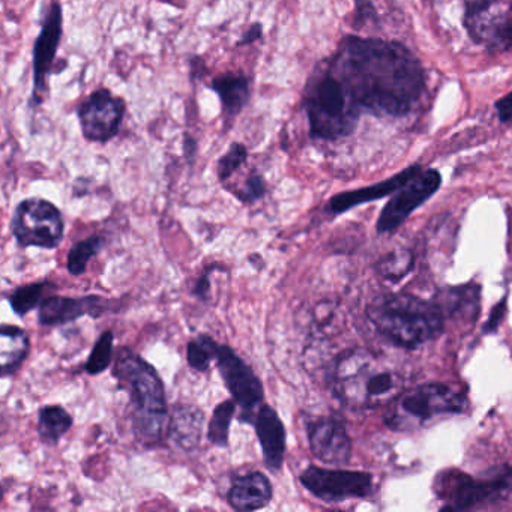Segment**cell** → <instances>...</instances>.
Here are the masks:
<instances>
[{
	"label": "cell",
	"mask_w": 512,
	"mask_h": 512,
	"mask_svg": "<svg viewBox=\"0 0 512 512\" xmlns=\"http://www.w3.org/2000/svg\"><path fill=\"white\" fill-rule=\"evenodd\" d=\"M359 110L380 116L407 115L424 91V70L398 43L346 37L328 64Z\"/></svg>",
	"instance_id": "cell-1"
},
{
	"label": "cell",
	"mask_w": 512,
	"mask_h": 512,
	"mask_svg": "<svg viewBox=\"0 0 512 512\" xmlns=\"http://www.w3.org/2000/svg\"><path fill=\"white\" fill-rule=\"evenodd\" d=\"M113 376L130 397L134 436L142 445H158L169 424L166 389L160 374L142 356L124 347L119 350Z\"/></svg>",
	"instance_id": "cell-2"
},
{
	"label": "cell",
	"mask_w": 512,
	"mask_h": 512,
	"mask_svg": "<svg viewBox=\"0 0 512 512\" xmlns=\"http://www.w3.org/2000/svg\"><path fill=\"white\" fill-rule=\"evenodd\" d=\"M367 316L382 337L404 349H416L433 340L446 319L436 298L425 301L404 293L377 296L368 305Z\"/></svg>",
	"instance_id": "cell-3"
},
{
	"label": "cell",
	"mask_w": 512,
	"mask_h": 512,
	"mask_svg": "<svg viewBox=\"0 0 512 512\" xmlns=\"http://www.w3.org/2000/svg\"><path fill=\"white\" fill-rule=\"evenodd\" d=\"M403 383V377L391 365L362 349L341 355L331 374L335 397L356 410L374 409L391 401Z\"/></svg>",
	"instance_id": "cell-4"
},
{
	"label": "cell",
	"mask_w": 512,
	"mask_h": 512,
	"mask_svg": "<svg viewBox=\"0 0 512 512\" xmlns=\"http://www.w3.org/2000/svg\"><path fill=\"white\" fill-rule=\"evenodd\" d=\"M304 109L310 136L325 142L350 136L361 113L343 83L328 68L308 83L304 94Z\"/></svg>",
	"instance_id": "cell-5"
},
{
	"label": "cell",
	"mask_w": 512,
	"mask_h": 512,
	"mask_svg": "<svg viewBox=\"0 0 512 512\" xmlns=\"http://www.w3.org/2000/svg\"><path fill=\"white\" fill-rule=\"evenodd\" d=\"M467 395L448 383H425L404 392L395 400L386 424L392 430H413L442 415L466 410Z\"/></svg>",
	"instance_id": "cell-6"
},
{
	"label": "cell",
	"mask_w": 512,
	"mask_h": 512,
	"mask_svg": "<svg viewBox=\"0 0 512 512\" xmlns=\"http://www.w3.org/2000/svg\"><path fill=\"white\" fill-rule=\"evenodd\" d=\"M434 488L437 496L445 502L442 509L464 511L505 496L512 488V469L502 467L494 475L479 479L457 470H448L437 475Z\"/></svg>",
	"instance_id": "cell-7"
},
{
	"label": "cell",
	"mask_w": 512,
	"mask_h": 512,
	"mask_svg": "<svg viewBox=\"0 0 512 512\" xmlns=\"http://www.w3.org/2000/svg\"><path fill=\"white\" fill-rule=\"evenodd\" d=\"M11 232L20 247L55 250L64 239V218L49 200L29 197L17 205L11 218Z\"/></svg>",
	"instance_id": "cell-8"
},
{
	"label": "cell",
	"mask_w": 512,
	"mask_h": 512,
	"mask_svg": "<svg viewBox=\"0 0 512 512\" xmlns=\"http://www.w3.org/2000/svg\"><path fill=\"white\" fill-rule=\"evenodd\" d=\"M125 113L127 103L124 98L110 89H97L77 109L83 137L92 143H109L121 131Z\"/></svg>",
	"instance_id": "cell-9"
},
{
	"label": "cell",
	"mask_w": 512,
	"mask_h": 512,
	"mask_svg": "<svg viewBox=\"0 0 512 512\" xmlns=\"http://www.w3.org/2000/svg\"><path fill=\"white\" fill-rule=\"evenodd\" d=\"M217 365L233 400L241 406V421L251 424L254 410L265 400L262 380L230 346H218Z\"/></svg>",
	"instance_id": "cell-10"
},
{
	"label": "cell",
	"mask_w": 512,
	"mask_h": 512,
	"mask_svg": "<svg viewBox=\"0 0 512 512\" xmlns=\"http://www.w3.org/2000/svg\"><path fill=\"white\" fill-rule=\"evenodd\" d=\"M301 484L323 502L362 499L373 491V476L355 470L323 469L310 466L299 476Z\"/></svg>",
	"instance_id": "cell-11"
},
{
	"label": "cell",
	"mask_w": 512,
	"mask_h": 512,
	"mask_svg": "<svg viewBox=\"0 0 512 512\" xmlns=\"http://www.w3.org/2000/svg\"><path fill=\"white\" fill-rule=\"evenodd\" d=\"M442 184V176L437 170L418 173L406 185L395 191L394 197L386 203L377 220V232L391 233L409 218L415 209L427 202Z\"/></svg>",
	"instance_id": "cell-12"
},
{
	"label": "cell",
	"mask_w": 512,
	"mask_h": 512,
	"mask_svg": "<svg viewBox=\"0 0 512 512\" xmlns=\"http://www.w3.org/2000/svg\"><path fill=\"white\" fill-rule=\"evenodd\" d=\"M64 34V11L59 2H53L47 11L46 19L41 26L40 34L34 46V91H32V104L41 106L46 101L47 82L50 70L56 61L59 44Z\"/></svg>",
	"instance_id": "cell-13"
},
{
	"label": "cell",
	"mask_w": 512,
	"mask_h": 512,
	"mask_svg": "<svg viewBox=\"0 0 512 512\" xmlns=\"http://www.w3.org/2000/svg\"><path fill=\"white\" fill-rule=\"evenodd\" d=\"M464 25L475 43L488 50L512 49V13L499 0L475 13L464 14Z\"/></svg>",
	"instance_id": "cell-14"
},
{
	"label": "cell",
	"mask_w": 512,
	"mask_h": 512,
	"mask_svg": "<svg viewBox=\"0 0 512 512\" xmlns=\"http://www.w3.org/2000/svg\"><path fill=\"white\" fill-rule=\"evenodd\" d=\"M310 449L317 460L325 464L341 466L352 458V440L346 425L335 418H323L308 428Z\"/></svg>",
	"instance_id": "cell-15"
},
{
	"label": "cell",
	"mask_w": 512,
	"mask_h": 512,
	"mask_svg": "<svg viewBox=\"0 0 512 512\" xmlns=\"http://www.w3.org/2000/svg\"><path fill=\"white\" fill-rule=\"evenodd\" d=\"M106 311V301L97 295L85 298L47 296L38 307V322L43 326L67 325L83 316L100 317Z\"/></svg>",
	"instance_id": "cell-16"
},
{
	"label": "cell",
	"mask_w": 512,
	"mask_h": 512,
	"mask_svg": "<svg viewBox=\"0 0 512 512\" xmlns=\"http://www.w3.org/2000/svg\"><path fill=\"white\" fill-rule=\"evenodd\" d=\"M262 446L266 466L272 472H280L286 455V428L278 413L269 404H260L253 422Z\"/></svg>",
	"instance_id": "cell-17"
},
{
	"label": "cell",
	"mask_w": 512,
	"mask_h": 512,
	"mask_svg": "<svg viewBox=\"0 0 512 512\" xmlns=\"http://www.w3.org/2000/svg\"><path fill=\"white\" fill-rule=\"evenodd\" d=\"M418 173H421V167L412 166L398 173V175L386 179V181L379 182V184L370 185V187L361 188V190L346 191V193L337 194V196L329 200L326 211L334 215L343 214V212H347L349 209L355 208V206L362 205V203L383 199V197L400 190L403 185H406L410 179L415 178Z\"/></svg>",
	"instance_id": "cell-18"
},
{
	"label": "cell",
	"mask_w": 512,
	"mask_h": 512,
	"mask_svg": "<svg viewBox=\"0 0 512 512\" xmlns=\"http://www.w3.org/2000/svg\"><path fill=\"white\" fill-rule=\"evenodd\" d=\"M274 497V488L262 472L238 476L227 494V502L235 511L251 512L265 508Z\"/></svg>",
	"instance_id": "cell-19"
},
{
	"label": "cell",
	"mask_w": 512,
	"mask_h": 512,
	"mask_svg": "<svg viewBox=\"0 0 512 512\" xmlns=\"http://www.w3.org/2000/svg\"><path fill=\"white\" fill-rule=\"evenodd\" d=\"M209 88L220 98L224 127H232L233 122L250 103V80L242 73H224L214 77Z\"/></svg>",
	"instance_id": "cell-20"
},
{
	"label": "cell",
	"mask_w": 512,
	"mask_h": 512,
	"mask_svg": "<svg viewBox=\"0 0 512 512\" xmlns=\"http://www.w3.org/2000/svg\"><path fill=\"white\" fill-rule=\"evenodd\" d=\"M205 415L199 407L176 404L169 416L167 437L182 451H194L202 440Z\"/></svg>",
	"instance_id": "cell-21"
},
{
	"label": "cell",
	"mask_w": 512,
	"mask_h": 512,
	"mask_svg": "<svg viewBox=\"0 0 512 512\" xmlns=\"http://www.w3.org/2000/svg\"><path fill=\"white\" fill-rule=\"evenodd\" d=\"M31 341L19 326L4 325L0 328V370L2 377L13 376L29 353Z\"/></svg>",
	"instance_id": "cell-22"
},
{
	"label": "cell",
	"mask_w": 512,
	"mask_h": 512,
	"mask_svg": "<svg viewBox=\"0 0 512 512\" xmlns=\"http://www.w3.org/2000/svg\"><path fill=\"white\" fill-rule=\"evenodd\" d=\"M74 419L62 406H44L38 413L37 433L46 445H58L71 430Z\"/></svg>",
	"instance_id": "cell-23"
},
{
	"label": "cell",
	"mask_w": 512,
	"mask_h": 512,
	"mask_svg": "<svg viewBox=\"0 0 512 512\" xmlns=\"http://www.w3.org/2000/svg\"><path fill=\"white\" fill-rule=\"evenodd\" d=\"M446 317L460 313H475L478 310L479 287L475 284L446 289L442 295L436 296Z\"/></svg>",
	"instance_id": "cell-24"
},
{
	"label": "cell",
	"mask_w": 512,
	"mask_h": 512,
	"mask_svg": "<svg viewBox=\"0 0 512 512\" xmlns=\"http://www.w3.org/2000/svg\"><path fill=\"white\" fill-rule=\"evenodd\" d=\"M53 289H55L53 283L38 281V283L28 284V286H22L14 290L8 301H10L14 313L23 317L34 311L35 308L40 307L41 302L47 298L46 295L49 290Z\"/></svg>",
	"instance_id": "cell-25"
},
{
	"label": "cell",
	"mask_w": 512,
	"mask_h": 512,
	"mask_svg": "<svg viewBox=\"0 0 512 512\" xmlns=\"http://www.w3.org/2000/svg\"><path fill=\"white\" fill-rule=\"evenodd\" d=\"M236 407H238V403L233 398L223 401L215 407L208 425V440L212 445L218 446V448L229 446L230 424L235 418Z\"/></svg>",
	"instance_id": "cell-26"
},
{
	"label": "cell",
	"mask_w": 512,
	"mask_h": 512,
	"mask_svg": "<svg viewBox=\"0 0 512 512\" xmlns=\"http://www.w3.org/2000/svg\"><path fill=\"white\" fill-rule=\"evenodd\" d=\"M104 238L101 236H91V238L83 239V241L77 242L71 247L70 253H68L67 268L71 275L85 274L88 269L89 262L94 259L100 251L103 250Z\"/></svg>",
	"instance_id": "cell-27"
},
{
	"label": "cell",
	"mask_w": 512,
	"mask_h": 512,
	"mask_svg": "<svg viewBox=\"0 0 512 512\" xmlns=\"http://www.w3.org/2000/svg\"><path fill=\"white\" fill-rule=\"evenodd\" d=\"M412 266V253L409 250L400 248V250L385 254L377 262L376 269L380 277L385 278L386 281H391V283H397V281L403 280L409 274Z\"/></svg>",
	"instance_id": "cell-28"
},
{
	"label": "cell",
	"mask_w": 512,
	"mask_h": 512,
	"mask_svg": "<svg viewBox=\"0 0 512 512\" xmlns=\"http://www.w3.org/2000/svg\"><path fill=\"white\" fill-rule=\"evenodd\" d=\"M217 341L209 335H200L196 340L190 341L187 347V361L193 370L205 373L211 367L212 361H217Z\"/></svg>",
	"instance_id": "cell-29"
},
{
	"label": "cell",
	"mask_w": 512,
	"mask_h": 512,
	"mask_svg": "<svg viewBox=\"0 0 512 512\" xmlns=\"http://www.w3.org/2000/svg\"><path fill=\"white\" fill-rule=\"evenodd\" d=\"M113 332L106 331L100 335L91 355H89L88 362H86V371L92 376L104 373L109 368L113 356Z\"/></svg>",
	"instance_id": "cell-30"
},
{
	"label": "cell",
	"mask_w": 512,
	"mask_h": 512,
	"mask_svg": "<svg viewBox=\"0 0 512 512\" xmlns=\"http://www.w3.org/2000/svg\"><path fill=\"white\" fill-rule=\"evenodd\" d=\"M248 160V149L244 143L233 142L217 161L218 181L227 182Z\"/></svg>",
	"instance_id": "cell-31"
},
{
	"label": "cell",
	"mask_w": 512,
	"mask_h": 512,
	"mask_svg": "<svg viewBox=\"0 0 512 512\" xmlns=\"http://www.w3.org/2000/svg\"><path fill=\"white\" fill-rule=\"evenodd\" d=\"M236 199L245 205H253L259 202L266 194V182L263 176L257 172H251L239 190L233 191Z\"/></svg>",
	"instance_id": "cell-32"
},
{
	"label": "cell",
	"mask_w": 512,
	"mask_h": 512,
	"mask_svg": "<svg viewBox=\"0 0 512 512\" xmlns=\"http://www.w3.org/2000/svg\"><path fill=\"white\" fill-rule=\"evenodd\" d=\"M263 34H265V29H263L262 23H253V25H250V28L242 34L241 40L236 43V47L251 46V44L262 40Z\"/></svg>",
	"instance_id": "cell-33"
},
{
	"label": "cell",
	"mask_w": 512,
	"mask_h": 512,
	"mask_svg": "<svg viewBox=\"0 0 512 512\" xmlns=\"http://www.w3.org/2000/svg\"><path fill=\"white\" fill-rule=\"evenodd\" d=\"M506 311V299H503L500 304H497L496 307L493 308L490 314V320H488L487 325H485L484 331L485 334L487 332L496 331L497 326H499L500 320L505 316Z\"/></svg>",
	"instance_id": "cell-34"
},
{
	"label": "cell",
	"mask_w": 512,
	"mask_h": 512,
	"mask_svg": "<svg viewBox=\"0 0 512 512\" xmlns=\"http://www.w3.org/2000/svg\"><path fill=\"white\" fill-rule=\"evenodd\" d=\"M497 115L502 122L512 121V92L496 103Z\"/></svg>",
	"instance_id": "cell-35"
},
{
	"label": "cell",
	"mask_w": 512,
	"mask_h": 512,
	"mask_svg": "<svg viewBox=\"0 0 512 512\" xmlns=\"http://www.w3.org/2000/svg\"><path fill=\"white\" fill-rule=\"evenodd\" d=\"M209 275H211V271H205L202 274V277L197 280L196 286H194V295L200 299H206L209 295V290H211V281H209Z\"/></svg>",
	"instance_id": "cell-36"
},
{
	"label": "cell",
	"mask_w": 512,
	"mask_h": 512,
	"mask_svg": "<svg viewBox=\"0 0 512 512\" xmlns=\"http://www.w3.org/2000/svg\"><path fill=\"white\" fill-rule=\"evenodd\" d=\"M182 146H184V157L187 158L188 163H191L197 155V140L191 137L190 134H185L184 140H182Z\"/></svg>",
	"instance_id": "cell-37"
},
{
	"label": "cell",
	"mask_w": 512,
	"mask_h": 512,
	"mask_svg": "<svg viewBox=\"0 0 512 512\" xmlns=\"http://www.w3.org/2000/svg\"><path fill=\"white\" fill-rule=\"evenodd\" d=\"M464 14L475 13V11L482 10V8L490 7L496 4L497 0H463Z\"/></svg>",
	"instance_id": "cell-38"
},
{
	"label": "cell",
	"mask_w": 512,
	"mask_h": 512,
	"mask_svg": "<svg viewBox=\"0 0 512 512\" xmlns=\"http://www.w3.org/2000/svg\"><path fill=\"white\" fill-rule=\"evenodd\" d=\"M157 2H161V4L175 5V7H181V4H178V2H181V0H157Z\"/></svg>",
	"instance_id": "cell-39"
}]
</instances>
